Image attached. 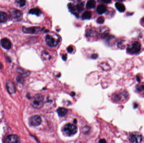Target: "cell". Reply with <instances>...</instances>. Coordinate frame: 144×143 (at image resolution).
<instances>
[{"label":"cell","instance_id":"cell-14","mask_svg":"<svg viewBox=\"0 0 144 143\" xmlns=\"http://www.w3.org/2000/svg\"><path fill=\"white\" fill-rule=\"evenodd\" d=\"M115 6L116 9L120 12H124L125 10V6L121 2H116L115 4Z\"/></svg>","mask_w":144,"mask_h":143},{"label":"cell","instance_id":"cell-25","mask_svg":"<svg viewBox=\"0 0 144 143\" xmlns=\"http://www.w3.org/2000/svg\"><path fill=\"white\" fill-rule=\"evenodd\" d=\"M104 22H105V18L103 17H100L97 19V22L98 24H102L104 23Z\"/></svg>","mask_w":144,"mask_h":143},{"label":"cell","instance_id":"cell-31","mask_svg":"<svg viewBox=\"0 0 144 143\" xmlns=\"http://www.w3.org/2000/svg\"><path fill=\"white\" fill-rule=\"evenodd\" d=\"M67 55H64L62 56V59H63V60H66V59H67Z\"/></svg>","mask_w":144,"mask_h":143},{"label":"cell","instance_id":"cell-9","mask_svg":"<svg viewBox=\"0 0 144 143\" xmlns=\"http://www.w3.org/2000/svg\"><path fill=\"white\" fill-rule=\"evenodd\" d=\"M41 118L38 115H35L29 119V123L32 126H38L41 124Z\"/></svg>","mask_w":144,"mask_h":143},{"label":"cell","instance_id":"cell-10","mask_svg":"<svg viewBox=\"0 0 144 143\" xmlns=\"http://www.w3.org/2000/svg\"><path fill=\"white\" fill-rule=\"evenodd\" d=\"M20 142V138L18 135L14 134H11L8 135L5 139L6 143H16Z\"/></svg>","mask_w":144,"mask_h":143},{"label":"cell","instance_id":"cell-34","mask_svg":"<svg viewBox=\"0 0 144 143\" xmlns=\"http://www.w3.org/2000/svg\"><path fill=\"white\" fill-rule=\"evenodd\" d=\"M3 68V66H2L1 63H0V68Z\"/></svg>","mask_w":144,"mask_h":143},{"label":"cell","instance_id":"cell-13","mask_svg":"<svg viewBox=\"0 0 144 143\" xmlns=\"http://www.w3.org/2000/svg\"><path fill=\"white\" fill-rule=\"evenodd\" d=\"M107 11V7L104 4H100L98 5L96 8V11L98 14H102L106 12Z\"/></svg>","mask_w":144,"mask_h":143},{"label":"cell","instance_id":"cell-30","mask_svg":"<svg viewBox=\"0 0 144 143\" xmlns=\"http://www.w3.org/2000/svg\"><path fill=\"white\" fill-rule=\"evenodd\" d=\"M98 57V55L96 54H94L91 56V58L93 59H96Z\"/></svg>","mask_w":144,"mask_h":143},{"label":"cell","instance_id":"cell-27","mask_svg":"<svg viewBox=\"0 0 144 143\" xmlns=\"http://www.w3.org/2000/svg\"><path fill=\"white\" fill-rule=\"evenodd\" d=\"M94 33L92 30H89L88 31H87L86 33V37H91L93 35Z\"/></svg>","mask_w":144,"mask_h":143},{"label":"cell","instance_id":"cell-33","mask_svg":"<svg viewBox=\"0 0 144 143\" xmlns=\"http://www.w3.org/2000/svg\"><path fill=\"white\" fill-rule=\"evenodd\" d=\"M99 142H106V140H104V139H101L100 141H99Z\"/></svg>","mask_w":144,"mask_h":143},{"label":"cell","instance_id":"cell-26","mask_svg":"<svg viewBox=\"0 0 144 143\" xmlns=\"http://www.w3.org/2000/svg\"><path fill=\"white\" fill-rule=\"evenodd\" d=\"M18 3L20 7H23L26 4V1L25 0H20L18 2Z\"/></svg>","mask_w":144,"mask_h":143},{"label":"cell","instance_id":"cell-8","mask_svg":"<svg viewBox=\"0 0 144 143\" xmlns=\"http://www.w3.org/2000/svg\"><path fill=\"white\" fill-rule=\"evenodd\" d=\"M40 30V28L38 26H33L30 27H22V31L27 34H35L38 33Z\"/></svg>","mask_w":144,"mask_h":143},{"label":"cell","instance_id":"cell-11","mask_svg":"<svg viewBox=\"0 0 144 143\" xmlns=\"http://www.w3.org/2000/svg\"><path fill=\"white\" fill-rule=\"evenodd\" d=\"M1 46L6 50H9L11 47V43L8 39L4 38L2 39L0 41Z\"/></svg>","mask_w":144,"mask_h":143},{"label":"cell","instance_id":"cell-28","mask_svg":"<svg viewBox=\"0 0 144 143\" xmlns=\"http://www.w3.org/2000/svg\"><path fill=\"white\" fill-rule=\"evenodd\" d=\"M99 1L102 2L103 3L108 4L111 3V0H98Z\"/></svg>","mask_w":144,"mask_h":143},{"label":"cell","instance_id":"cell-6","mask_svg":"<svg viewBox=\"0 0 144 143\" xmlns=\"http://www.w3.org/2000/svg\"><path fill=\"white\" fill-rule=\"evenodd\" d=\"M23 14L21 11L13 8L10 11V17L13 21H19L22 20Z\"/></svg>","mask_w":144,"mask_h":143},{"label":"cell","instance_id":"cell-7","mask_svg":"<svg viewBox=\"0 0 144 143\" xmlns=\"http://www.w3.org/2000/svg\"><path fill=\"white\" fill-rule=\"evenodd\" d=\"M129 139L132 143H140L143 141V136L139 133H132L129 136Z\"/></svg>","mask_w":144,"mask_h":143},{"label":"cell","instance_id":"cell-35","mask_svg":"<svg viewBox=\"0 0 144 143\" xmlns=\"http://www.w3.org/2000/svg\"><path fill=\"white\" fill-rule=\"evenodd\" d=\"M73 0V1H75L79 2L81 0Z\"/></svg>","mask_w":144,"mask_h":143},{"label":"cell","instance_id":"cell-15","mask_svg":"<svg viewBox=\"0 0 144 143\" xmlns=\"http://www.w3.org/2000/svg\"><path fill=\"white\" fill-rule=\"evenodd\" d=\"M9 18L8 14L3 11L0 12V23H4Z\"/></svg>","mask_w":144,"mask_h":143},{"label":"cell","instance_id":"cell-4","mask_svg":"<svg viewBox=\"0 0 144 143\" xmlns=\"http://www.w3.org/2000/svg\"><path fill=\"white\" fill-rule=\"evenodd\" d=\"M141 48V45L139 42L137 41L133 42L128 45L126 50L129 54H136L140 52Z\"/></svg>","mask_w":144,"mask_h":143},{"label":"cell","instance_id":"cell-20","mask_svg":"<svg viewBox=\"0 0 144 143\" xmlns=\"http://www.w3.org/2000/svg\"><path fill=\"white\" fill-rule=\"evenodd\" d=\"M29 13V14H34L37 16H39L41 14V11H40V9L38 8H34L30 9Z\"/></svg>","mask_w":144,"mask_h":143},{"label":"cell","instance_id":"cell-5","mask_svg":"<svg viewBox=\"0 0 144 143\" xmlns=\"http://www.w3.org/2000/svg\"><path fill=\"white\" fill-rule=\"evenodd\" d=\"M77 127L71 123L65 125L63 128L64 133L69 136L74 135L77 132Z\"/></svg>","mask_w":144,"mask_h":143},{"label":"cell","instance_id":"cell-19","mask_svg":"<svg viewBox=\"0 0 144 143\" xmlns=\"http://www.w3.org/2000/svg\"><path fill=\"white\" fill-rule=\"evenodd\" d=\"M68 8L69 9L70 11H71L73 14H74L76 16V17H79L78 14L76 13H75V11H76V6H75L72 3H70L68 5Z\"/></svg>","mask_w":144,"mask_h":143},{"label":"cell","instance_id":"cell-32","mask_svg":"<svg viewBox=\"0 0 144 143\" xmlns=\"http://www.w3.org/2000/svg\"><path fill=\"white\" fill-rule=\"evenodd\" d=\"M141 24L144 26V17L141 19Z\"/></svg>","mask_w":144,"mask_h":143},{"label":"cell","instance_id":"cell-12","mask_svg":"<svg viewBox=\"0 0 144 143\" xmlns=\"http://www.w3.org/2000/svg\"><path fill=\"white\" fill-rule=\"evenodd\" d=\"M6 86L8 92H9L10 94H12L15 92V87L14 86V84L12 82L10 81L7 82L6 83Z\"/></svg>","mask_w":144,"mask_h":143},{"label":"cell","instance_id":"cell-29","mask_svg":"<svg viewBox=\"0 0 144 143\" xmlns=\"http://www.w3.org/2000/svg\"><path fill=\"white\" fill-rule=\"evenodd\" d=\"M73 47L72 46H69L67 48V51L69 53H72L73 51Z\"/></svg>","mask_w":144,"mask_h":143},{"label":"cell","instance_id":"cell-18","mask_svg":"<svg viewBox=\"0 0 144 143\" xmlns=\"http://www.w3.org/2000/svg\"><path fill=\"white\" fill-rule=\"evenodd\" d=\"M96 6V2L95 0H88L86 4V7L87 9H92Z\"/></svg>","mask_w":144,"mask_h":143},{"label":"cell","instance_id":"cell-24","mask_svg":"<svg viewBox=\"0 0 144 143\" xmlns=\"http://www.w3.org/2000/svg\"><path fill=\"white\" fill-rule=\"evenodd\" d=\"M42 56L43 58L45 59V60H46L47 59H49L50 58L49 55L48 53V52H46V51H44V52H43Z\"/></svg>","mask_w":144,"mask_h":143},{"label":"cell","instance_id":"cell-2","mask_svg":"<svg viewBox=\"0 0 144 143\" xmlns=\"http://www.w3.org/2000/svg\"><path fill=\"white\" fill-rule=\"evenodd\" d=\"M47 44L51 47H55L59 44L60 42L59 38L55 34H48L45 38Z\"/></svg>","mask_w":144,"mask_h":143},{"label":"cell","instance_id":"cell-3","mask_svg":"<svg viewBox=\"0 0 144 143\" xmlns=\"http://www.w3.org/2000/svg\"><path fill=\"white\" fill-rule=\"evenodd\" d=\"M44 104V98L43 96L40 94H37L31 100V105L33 107L36 108H42Z\"/></svg>","mask_w":144,"mask_h":143},{"label":"cell","instance_id":"cell-21","mask_svg":"<svg viewBox=\"0 0 144 143\" xmlns=\"http://www.w3.org/2000/svg\"><path fill=\"white\" fill-rule=\"evenodd\" d=\"M136 90L138 93H140L142 94H144V84H141L137 85Z\"/></svg>","mask_w":144,"mask_h":143},{"label":"cell","instance_id":"cell-16","mask_svg":"<svg viewBox=\"0 0 144 143\" xmlns=\"http://www.w3.org/2000/svg\"><path fill=\"white\" fill-rule=\"evenodd\" d=\"M57 112L59 116L64 117L66 115L68 112V110L65 108H59L57 110Z\"/></svg>","mask_w":144,"mask_h":143},{"label":"cell","instance_id":"cell-17","mask_svg":"<svg viewBox=\"0 0 144 143\" xmlns=\"http://www.w3.org/2000/svg\"><path fill=\"white\" fill-rule=\"evenodd\" d=\"M109 29L107 28H102L100 30L99 35L102 38H105L108 35Z\"/></svg>","mask_w":144,"mask_h":143},{"label":"cell","instance_id":"cell-36","mask_svg":"<svg viewBox=\"0 0 144 143\" xmlns=\"http://www.w3.org/2000/svg\"><path fill=\"white\" fill-rule=\"evenodd\" d=\"M119 1H124V0H119Z\"/></svg>","mask_w":144,"mask_h":143},{"label":"cell","instance_id":"cell-1","mask_svg":"<svg viewBox=\"0 0 144 143\" xmlns=\"http://www.w3.org/2000/svg\"><path fill=\"white\" fill-rule=\"evenodd\" d=\"M129 94L125 90H121L115 92L112 96V100L116 103H123L129 98Z\"/></svg>","mask_w":144,"mask_h":143},{"label":"cell","instance_id":"cell-23","mask_svg":"<svg viewBox=\"0 0 144 143\" xmlns=\"http://www.w3.org/2000/svg\"><path fill=\"white\" fill-rule=\"evenodd\" d=\"M76 10L78 12H80L81 11H82L84 9V2H81V3L77 4L76 6Z\"/></svg>","mask_w":144,"mask_h":143},{"label":"cell","instance_id":"cell-22","mask_svg":"<svg viewBox=\"0 0 144 143\" xmlns=\"http://www.w3.org/2000/svg\"><path fill=\"white\" fill-rule=\"evenodd\" d=\"M92 14L91 12L89 11H86L83 14L82 16V18L83 19H89L91 18Z\"/></svg>","mask_w":144,"mask_h":143}]
</instances>
